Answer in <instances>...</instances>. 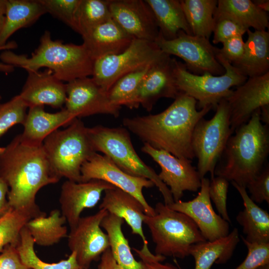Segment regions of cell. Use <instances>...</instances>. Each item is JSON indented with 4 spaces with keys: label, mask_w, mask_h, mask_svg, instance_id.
<instances>
[{
    "label": "cell",
    "mask_w": 269,
    "mask_h": 269,
    "mask_svg": "<svg viewBox=\"0 0 269 269\" xmlns=\"http://www.w3.org/2000/svg\"><path fill=\"white\" fill-rule=\"evenodd\" d=\"M213 31L212 42L217 44L223 43L227 39L246 33L247 29L236 21L224 17H216Z\"/></svg>",
    "instance_id": "b9f144b4"
},
{
    "label": "cell",
    "mask_w": 269,
    "mask_h": 269,
    "mask_svg": "<svg viewBox=\"0 0 269 269\" xmlns=\"http://www.w3.org/2000/svg\"><path fill=\"white\" fill-rule=\"evenodd\" d=\"M34 242L24 226L20 234V241L16 248L22 262L32 269H83L78 264L76 253L71 252L66 260L56 263H48L42 261L36 255Z\"/></svg>",
    "instance_id": "e575fe53"
},
{
    "label": "cell",
    "mask_w": 269,
    "mask_h": 269,
    "mask_svg": "<svg viewBox=\"0 0 269 269\" xmlns=\"http://www.w3.org/2000/svg\"><path fill=\"white\" fill-rule=\"evenodd\" d=\"M99 269H124L114 258L110 248L101 256Z\"/></svg>",
    "instance_id": "7dc6e473"
},
{
    "label": "cell",
    "mask_w": 269,
    "mask_h": 269,
    "mask_svg": "<svg viewBox=\"0 0 269 269\" xmlns=\"http://www.w3.org/2000/svg\"><path fill=\"white\" fill-rule=\"evenodd\" d=\"M217 58L225 70L221 75L193 74L183 63L174 58V74L178 89L194 98L200 109L207 107L215 109L222 100L231 94V87L241 85L248 79L221 55L219 50Z\"/></svg>",
    "instance_id": "ba28073f"
},
{
    "label": "cell",
    "mask_w": 269,
    "mask_h": 269,
    "mask_svg": "<svg viewBox=\"0 0 269 269\" xmlns=\"http://www.w3.org/2000/svg\"><path fill=\"white\" fill-rule=\"evenodd\" d=\"M81 0H38L49 13L77 32L76 14Z\"/></svg>",
    "instance_id": "f35d334b"
},
{
    "label": "cell",
    "mask_w": 269,
    "mask_h": 269,
    "mask_svg": "<svg viewBox=\"0 0 269 269\" xmlns=\"http://www.w3.org/2000/svg\"><path fill=\"white\" fill-rule=\"evenodd\" d=\"M43 147L54 173L60 179L81 182V168L94 153L88 128L77 118L63 130H56L44 140Z\"/></svg>",
    "instance_id": "52a82bcc"
},
{
    "label": "cell",
    "mask_w": 269,
    "mask_h": 269,
    "mask_svg": "<svg viewBox=\"0 0 269 269\" xmlns=\"http://www.w3.org/2000/svg\"><path fill=\"white\" fill-rule=\"evenodd\" d=\"M111 18L109 0H81L76 14L77 32L82 36Z\"/></svg>",
    "instance_id": "d590c367"
},
{
    "label": "cell",
    "mask_w": 269,
    "mask_h": 269,
    "mask_svg": "<svg viewBox=\"0 0 269 269\" xmlns=\"http://www.w3.org/2000/svg\"><path fill=\"white\" fill-rule=\"evenodd\" d=\"M46 11L38 0H6L3 25L0 31V47L20 28L30 26Z\"/></svg>",
    "instance_id": "83f0119b"
},
{
    "label": "cell",
    "mask_w": 269,
    "mask_h": 269,
    "mask_svg": "<svg viewBox=\"0 0 269 269\" xmlns=\"http://www.w3.org/2000/svg\"><path fill=\"white\" fill-rule=\"evenodd\" d=\"M124 222L121 218L108 213L102 220L101 227L106 232L109 248L116 261L124 269H142L140 261L135 259L123 232Z\"/></svg>",
    "instance_id": "4dcf8cb0"
},
{
    "label": "cell",
    "mask_w": 269,
    "mask_h": 269,
    "mask_svg": "<svg viewBox=\"0 0 269 269\" xmlns=\"http://www.w3.org/2000/svg\"><path fill=\"white\" fill-rule=\"evenodd\" d=\"M240 239L238 230L234 228L225 237L193 245L189 255L194 258V269H210L214 263H226L231 258Z\"/></svg>",
    "instance_id": "4316f807"
},
{
    "label": "cell",
    "mask_w": 269,
    "mask_h": 269,
    "mask_svg": "<svg viewBox=\"0 0 269 269\" xmlns=\"http://www.w3.org/2000/svg\"><path fill=\"white\" fill-rule=\"evenodd\" d=\"M232 184L240 194L244 205L236 217L246 235L244 239L249 242L269 243V214L251 199L245 187L234 182Z\"/></svg>",
    "instance_id": "484cf974"
},
{
    "label": "cell",
    "mask_w": 269,
    "mask_h": 269,
    "mask_svg": "<svg viewBox=\"0 0 269 269\" xmlns=\"http://www.w3.org/2000/svg\"><path fill=\"white\" fill-rule=\"evenodd\" d=\"M28 76L21 93L20 98L28 108L49 105L62 108L66 98V86L53 71L46 68L43 71H28Z\"/></svg>",
    "instance_id": "44dd1931"
},
{
    "label": "cell",
    "mask_w": 269,
    "mask_h": 269,
    "mask_svg": "<svg viewBox=\"0 0 269 269\" xmlns=\"http://www.w3.org/2000/svg\"><path fill=\"white\" fill-rule=\"evenodd\" d=\"M242 58L232 65L247 78L269 72V32L249 29Z\"/></svg>",
    "instance_id": "d4e9b609"
},
{
    "label": "cell",
    "mask_w": 269,
    "mask_h": 269,
    "mask_svg": "<svg viewBox=\"0 0 269 269\" xmlns=\"http://www.w3.org/2000/svg\"><path fill=\"white\" fill-rule=\"evenodd\" d=\"M145 0L151 9L159 33L164 39L176 38L181 30L192 35L180 0Z\"/></svg>",
    "instance_id": "f546056e"
},
{
    "label": "cell",
    "mask_w": 269,
    "mask_h": 269,
    "mask_svg": "<svg viewBox=\"0 0 269 269\" xmlns=\"http://www.w3.org/2000/svg\"><path fill=\"white\" fill-rule=\"evenodd\" d=\"M112 18L134 38L154 42L159 31L150 6L142 0H109Z\"/></svg>",
    "instance_id": "ac0fdd59"
},
{
    "label": "cell",
    "mask_w": 269,
    "mask_h": 269,
    "mask_svg": "<svg viewBox=\"0 0 269 269\" xmlns=\"http://www.w3.org/2000/svg\"><path fill=\"white\" fill-rule=\"evenodd\" d=\"M8 187L5 181L0 176V217L3 215L9 208L6 195Z\"/></svg>",
    "instance_id": "c3c4849f"
},
{
    "label": "cell",
    "mask_w": 269,
    "mask_h": 269,
    "mask_svg": "<svg viewBox=\"0 0 269 269\" xmlns=\"http://www.w3.org/2000/svg\"><path fill=\"white\" fill-rule=\"evenodd\" d=\"M213 117L207 120L202 118L196 125L192 136V147L197 158V170L202 179L209 173L215 177L216 165L230 136L234 133L230 121V112L225 99L215 108Z\"/></svg>",
    "instance_id": "9c48e42d"
},
{
    "label": "cell",
    "mask_w": 269,
    "mask_h": 269,
    "mask_svg": "<svg viewBox=\"0 0 269 269\" xmlns=\"http://www.w3.org/2000/svg\"><path fill=\"white\" fill-rule=\"evenodd\" d=\"M250 198L257 203H269V167L263 168L259 175L246 186Z\"/></svg>",
    "instance_id": "7bdbcfd3"
},
{
    "label": "cell",
    "mask_w": 269,
    "mask_h": 269,
    "mask_svg": "<svg viewBox=\"0 0 269 269\" xmlns=\"http://www.w3.org/2000/svg\"><path fill=\"white\" fill-rule=\"evenodd\" d=\"M76 119L65 108L50 113L45 111L44 106L30 107L23 124V132L20 135L25 142L41 144L52 132L62 126H69Z\"/></svg>",
    "instance_id": "cb8c5ba5"
},
{
    "label": "cell",
    "mask_w": 269,
    "mask_h": 269,
    "mask_svg": "<svg viewBox=\"0 0 269 269\" xmlns=\"http://www.w3.org/2000/svg\"><path fill=\"white\" fill-rule=\"evenodd\" d=\"M67 98L65 109L77 118L96 114L117 118L121 107L113 104L105 91L89 77L66 84Z\"/></svg>",
    "instance_id": "9a60e30c"
},
{
    "label": "cell",
    "mask_w": 269,
    "mask_h": 269,
    "mask_svg": "<svg viewBox=\"0 0 269 269\" xmlns=\"http://www.w3.org/2000/svg\"><path fill=\"white\" fill-rule=\"evenodd\" d=\"M192 35L209 39L213 33L217 0H180Z\"/></svg>",
    "instance_id": "d6a6232c"
},
{
    "label": "cell",
    "mask_w": 269,
    "mask_h": 269,
    "mask_svg": "<svg viewBox=\"0 0 269 269\" xmlns=\"http://www.w3.org/2000/svg\"><path fill=\"white\" fill-rule=\"evenodd\" d=\"M154 216L144 215L155 245V255L183 259L189 256L191 247L206 241L194 222L186 215L170 209L161 202L156 204Z\"/></svg>",
    "instance_id": "5b68a950"
},
{
    "label": "cell",
    "mask_w": 269,
    "mask_h": 269,
    "mask_svg": "<svg viewBox=\"0 0 269 269\" xmlns=\"http://www.w3.org/2000/svg\"><path fill=\"white\" fill-rule=\"evenodd\" d=\"M66 222L60 211L54 209L47 217L44 214L31 219L25 227L35 244L49 246L67 236V228L64 226Z\"/></svg>",
    "instance_id": "1f68e13d"
},
{
    "label": "cell",
    "mask_w": 269,
    "mask_h": 269,
    "mask_svg": "<svg viewBox=\"0 0 269 269\" xmlns=\"http://www.w3.org/2000/svg\"><path fill=\"white\" fill-rule=\"evenodd\" d=\"M241 239L248 249V254L236 269H256L269 264V243L249 242L243 236Z\"/></svg>",
    "instance_id": "ab89813d"
},
{
    "label": "cell",
    "mask_w": 269,
    "mask_h": 269,
    "mask_svg": "<svg viewBox=\"0 0 269 269\" xmlns=\"http://www.w3.org/2000/svg\"><path fill=\"white\" fill-rule=\"evenodd\" d=\"M231 19L247 29L267 30L269 26L268 13L261 10L251 0H219L214 17Z\"/></svg>",
    "instance_id": "f1b7e54d"
},
{
    "label": "cell",
    "mask_w": 269,
    "mask_h": 269,
    "mask_svg": "<svg viewBox=\"0 0 269 269\" xmlns=\"http://www.w3.org/2000/svg\"><path fill=\"white\" fill-rule=\"evenodd\" d=\"M17 45L15 41L7 42L5 45L0 47V51L7 50L16 48ZM14 67L2 62H0V71L7 73H10L14 70Z\"/></svg>",
    "instance_id": "681fc988"
},
{
    "label": "cell",
    "mask_w": 269,
    "mask_h": 269,
    "mask_svg": "<svg viewBox=\"0 0 269 269\" xmlns=\"http://www.w3.org/2000/svg\"><path fill=\"white\" fill-rule=\"evenodd\" d=\"M169 56L154 42L134 38L123 52L95 60L92 78L108 92L122 76L152 66Z\"/></svg>",
    "instance_id": "30bf717a"
},
{
    "label": "cell",
    "mask_w": 269,
    "mask_h": 269,
    "mask_svg": "<svg viewBox=\"0 0 269 269\" xmlns=\"http://www.w3.org/2000/svg\"><path fill=\"white\" fill-rule=\"evenodd\" d=\"M81 182L98 179L107 182L115 187L129 193L142 204L148 216L155 214L154 209L146 201L142 190L154 186L150 180L131 175L122 170L109 157L95 152L82 165Z\"/></svg>",
    "instance_id": "7c38bea8"
},
{
    "label": "cell",
    "mask_w": 269,
    "mask_h": 269,
    "mask_svg": "<svg viewBox=\"0 0 269 269\" xmlns=\"http://www.w3.org/2000/svg\"><path fill=\"white\" fill-rule=\"evenodd\" d=\"M6 0H0V31L3 25L6 12Z\"/></svg>",
    "instance_id": "816d5d0a"
},
{
    "label": "cell",
    "mask_w": 269,
    "mask_h": 269,
    "mask_svg": "<svg viewBox=\"0 0 269 269\" xmlns=\"http://www.w3.org/2000/svg\"><path fill=\"white\" fill-rule=\"evenodd\" d=\"M210 180H201L200 191L191 200H179L167 205L170 209L182 213L196 224L207 241H213L227 236L229 233V222L214 211L209 195Z\"/></svg>",
    "instance_id": "2e32d148"
},
{
    "label": "cell",
    "mask_w": 269,
    "mask_h": 269,
    "mask_svg": "<svg viewBox=\"0 0 269 269\" xmlns=\"http://www.w3.org/2000/svg\"><path fill=\"white\" fill-rule=\"evenodd\" d=\"M108 214L101 209L93 215L80 217L76 226L70 230L68 247L76 252L77 262L83 269H88L110 247L108 236L101 227L102 220Z\"/></svg>",
    "instance_id": "4fadbf2b"
},
{
    "label": "cell",
    "mask_w": 269,
    "mask_h": 269,
    "mask_svg": "<svg viewBox=\"0 0 269 269\" xmlns=\"http://www.w3.org/2000/svg\"><path fill=\"white\" fill-rule=\"evenodd\" d=\"M44 213H37L25 210L9 209L0 217V253L9 245L17 246L22 228L31 219Z\"/></svg>",
    "instance_id": "8d00e7d4"
},
{
    "label": "cell",
    "mask_w": 269,
    "mask_h": 269,
    "mask_svg": "<svg viewBox=\"0 0 269 269\" xmlns=\"http://www.w3.org/2000/svg\"><path fill=\"white\" fill-rule=\"evenodd\" d=\"M99 209H105L108 213L125 221L131 228L132 234L141 239L143 246L141 250L145 252L150 251L142 229L145 214L142 204L136 198L115 187L104 191Z\"/></svg>",
    "instance_id": "603a6c76"
},
{
    "label": "cell",
    "mask_w": 269,
    "mask_h": 269,
    "mask_svg": "<svg viewBox=\"0 0 269 269\" xmlns=\"http://www.w3.org/2000/svg\"><path fill=\"white\" fill-rule=\"evenodd\" d=\"M88 134L96 152L104 153L126 173L151 181L162 194L165 205H169L174 202L169 188L161 180L154 170L146 165L137 155L127 129L99 125L88 128Z\"/></svg>",
    "instance_id": "8992f818"
},
{
    "label": "cell",
    "mask_w": 269,
    "mask_h": 269,
    "mask_svg": "<svg viewBox=\"0 0 269 269\" xmlns=\"http://www.w3.org/2000/svg\"><path fill=\"white\" fill-rule=\"evenodd\" d=\"M211 107L197 109V101L180 94L164 111L157 114L125 118L123 125L143 143L166 151L180 158H195L192 136L198 123L210 111Z\"/></svg>",
    "instance_id": "6da1fadb"
},
{
    "label": "cell",
    "mask_w": 269,
    "mask_h": 269,
    "mask_svg": "<svg viewBox=\"0 0 269 269\" xmlns=\"http://www.w3.org/2000/svg\"><path fill=\"white\" fill-rule=\"evenodd\" d=\"M229 181L224 177L215 176L210 180L209 195L222 218L231 222L227 211V200Z\"/></svg>",
    "instance_id": "60d3db41"
},
{
    "label": "cell",
    "mask_w": 269,
    "mask_h": 269,
    "mask_svg": "<svg viewBox=\"0 0 269 269\" xmlns=\"http://www.w3.org/2000/svg\"><path fill=\"white\" fill-rule=\"evenodd\" d=\"M261 109L234 131L216 165L215 176L246 188L263 169L269 153V126L262 123Z\"/></svg>",
    "instance_id": "3957f363"
},
{
    "label": "cell",
    "mask_w": 269,
    "mask_h": 269,
    "mask_svg": "<svg viewBox=\"0 0 269 269\" xmlns=\"http://www.w3.org/2000/svg\"><path fill=\"white\" fill-rule=\"evenodd\" d=\"M154 43L164 53L181 58L187 69L193 74L208 73L218 76L225 72L217 58L219 48L213 46L209 39L181 30L171 40L164 39L159 33Z\"/></svg>",
    "instance_id": "8fae6325"
},
{
    "label": "cell",
    "mask_w": 269,
    "mask_h": 269,
    "mask_svg": "<svg viewBox=\"0 0 269 269\" xmlns=\"http://www.w3.org/2000/svg\"><path fill=\"white\" fill-rule=\"evenodd\" d=\"M27 108L19 95L0 104V138L12 127L17 124L23 125Z\"/></svg>",
    "instance_id": "74e56055"
},
{
    "label": "cell",
    "mask_w": 269,
    "mask_h": 269,
    "mask_svg": "<svg viewBox=\"0 0 269 269\" xmlns=\"http://www.w3.org/2000/svg\"><path fill=\"white\" fill-rule=\"evenodd\" d=\"M261 120L264 125L269 126V105L261 108Z\"/></svg>",
    "instance_id": "f907efd6"
},
{
    "label": "cell",
    "mask_w": 269,
    "mask_h": 269,
    "mask_svg": "<svg viewBox=\"0 0 269 269\" xmlns=\"http://www.w3.org/2000/svg\"><path fill=\"white\" fill-rule=\"evenodd\" d=\"M17 246L9 245L0 255V269H32L21 261Z\"/></svg>",
    "instance_id": "f6af8a7d"
},
{
    "label": "cell",
    "mask_w": 269,
    "mask_h": 269,
    "mask_svg": "<svg viewBox=\"0 0 269 269\" xmlns=\"http://www.w3.org/2000/svg\"><path fill=\"white\" fill-rule=\"evenodd\" d=\"M114 187L112 184L98 179L81 182L69 180L65 181L61 186L59 202L61 214L70 230L76 226L85 209L94 207L103 192Z\"/></svg>",
    "instance_id": "d6986e66"
},
{
    "label": "cell",
    "mask_w": 269,
    "mask_h": 269,
    "mask_svg": "<svg viewBox=\"0 0 269 269\" xmlns=\"http://www.w3.org/2000/svg\"><path fill=\"white\" fill-rule=\"evenodd\" d=\"M253 1L260 9L268 13L269 11V0H256Z\"/></svg>",
    "instance_id": "f5cc1de1"
},
{
    "label": "cell",
    "mask_w": 269,
    "mask_h": 269,
    "mask_svg": "<svg viewBox=\"0 0 269 269\" xmlns=\"http://www.w3.org/2000/svg\"><path fill=\"white\" fill-rule=\"evenodd\" d=\"M83 45L94 60L125 51L134 38L112 18L82 36Z\"/></svg>",
    "instance_id": "7402d4cb"
},
{
    "label": "cell",
    "mask_w": 269,
    "mask_h": 269,
    "mask_svg": "<svg viewBox=\"0 0 269 269\" xmlns=\"http://www.w3.org/2000/svg\"><path fill=\"white\" fill-rule=\"evenodd\" d=\"M222 44V48L219 49V52L231 64L237 62L242 58L245 46L242 35L231 37Z\"/></svg>",
    "instance_id": "ee69618b"
},
{
    "label": "cell",
    "mask_w": 269,
    "mask_h": 269,
    "mask_svg": "<svg viewBox=\"0 0 269 269\" xmlns=\"http://www.w3.org/2000/svg\"><path fill=\"white\" fill-rule=\"evenodd\" d=\"M137 256L140 259L142 269H178L174 265L169 264H162L166 257L152 253L146 254L142 253L139 250L133 248Z\"/></svg>",
    "instance_id": "bcb514c9"
},
{
    "label": "cell",
    "mask_w": 269,
    "mask_h": 269,
    "mask_svg": "<svg viewBox=\"0 0 269 269\" xmlns=\"http://www.w3.org/2000/svg\"><path fill=\"white\" fill-rule=\"evenodd\" d=\"M225 99L229 108L231 127L234 132L246 123L256 110L269 105V72L248 78Z\"/></svg>",
    "instance_id": "e0dca14e"
},
{
    "label": "cell",
    "mask_w": 269,
    "mask_h": 269,
    "mask_svg": "<svg viewBox=\"0 0 269 269\" xmlns=\"http://www.w3.org/2000/svg\"><path fill=\"white\" fill-rule=\"evenodd\" d=\"M174 58L170 56L150 67L138 90L136 100L147 111L161 98L175 99L180 94L174 74Z\"/></svg>",
    "instance_id": "ffe728a7"
},
{
    "label": "cell",
    "mask_w": 269,
    "mask_h": 269,
    "mask_svg": "<svg viewBox=\"0 0 269 269\" xmlns=\"http://www.w3.org/2000/svg\"><path fill=\"white\" fill-rule=\"evenodd\" d=\"M150 66L134 71L119 79L108 92L111 102L115 105L125 106L131 109L137 108L139 106L136 100L138 90Z\"/></svg>",
    "instance_id": "836d02e7"
},
{
    "label": "cell",
    "mask_w": 269,
    "mask_h": 269,
    "mask_svg": "<svg viewBox=\"0 0 269 269\" xmlns=\"http://www.w3.org/2000/svg\"><path fill=\"white\" fill-rule=\"evenodd\" d=\"M0 176L9 191V207L41 213L35 203L38 191L60 178L53 172L43 145L23 140L20 134L0 149Z\"/></svg>",
    "instance_id": "7a4b0ae2"
},
{
    "label": "cell",
    "mask_w": 269,
    "mask_h": 269,
    "mask_svg": "<svg viewBox=\"0 0 269 269\" xmlns=\"http://www.w3.org/2000/svg\"><path fill=\"white\" fill-rule=\"evenodd\" d=\"M1 99V97L0 95V101Z\"/></svg>",
    "instance_id": "11a10c76"
},
{
    "label": "cell",
    "mask_w": 269,
    "mask_h": 269,
    "mask_svg": "<svg viewBox=\"0 0 269 269\" xmlns=\"http://www.w3.org/2000/svg\"><path fill=\"white\" fill-rule=\"evenodd\" d=\"M256 269H269V264L261 266Z\"/></svg>",
    "instance_id": "db71d44e"
},
{
    "label": "cell",
    "mask_w": 269,
    "mask_h": 269,
    "mask_svg": "<svg viewBox=\"0 0 269 269\" xmlns=\"http://www.w3.org/2000/svg\"><path fill=\"white\" fill-rule=\"evenodd\" d=\"M141 150L160 166L161 171L158 176L169 188L174 202L180 200L184 191L196 192L200 188L201 179L197 169L191 164V160L178 158L145 143H143Z\"/></svg>",
    "instance_id": "5bb4252c"
},
{
    "label": "cell",
    "mask_w": 269,
    "mask_h": 269,
    "mask_svg": "<svg viewBox=\"0 0 269 269\" xmlns=\"http://www.w3.org/2000/svg\"><path fill=\"white\" fill-rule=\"evenodd\" d=\"M0 59L3 63L27 72L46 67L59 80L67 83L92 76L94 62L83 44H64L60 40H53L48 30L42 35L38 47L30 57L7 50L1 52Z\"/></svg>",
    "instance_id": "277c9868"
}]
</instances>
